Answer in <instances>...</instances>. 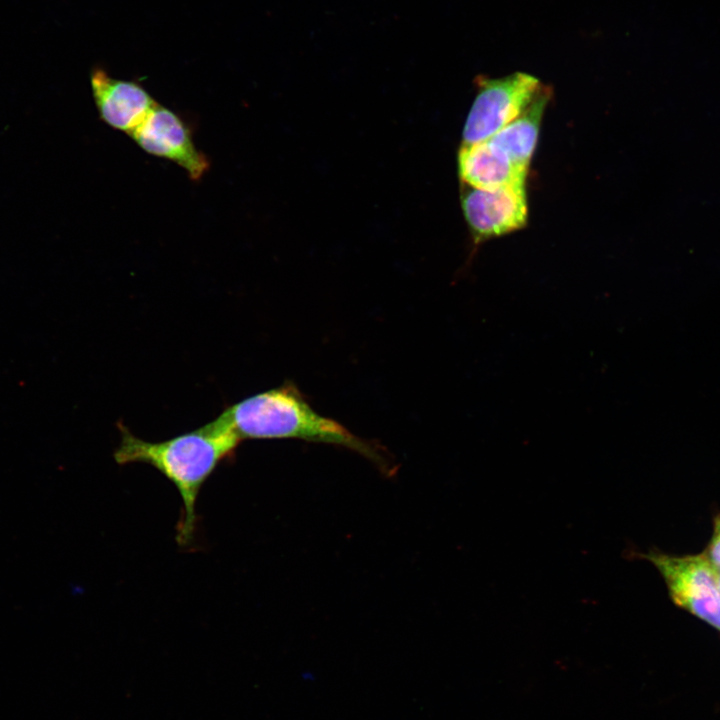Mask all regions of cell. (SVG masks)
I'll return each instance as SVG.
<instances>
[{
	"label": "cell",
	"mask_w": 720,
	"mask_h": 720,
	"mask_svg": "<svg viewBox=\"0 0 720 720\" xmlns=\"http://www.w3.org/2000/svg\"><path fill=\"white\" fill-rule=\"evenodd\" d=\"M118 427L121 439L114 460L119 465H150L175 486L183 505L176 540L181 546L190 544L196 531V502L201 488L222 462L234 456L240 439L219 417L159 442L140 439L122 424Z\"/></svg>",
	"instance_id": "6da1fadb"
},
{
	"label": "cell",
	"mask_w": 720,
	"mask_h": 720,
	"mask_svg": "<svg viewBox=\"0 0 720 720\" xmlns=\"http://www.w3.org/2000/svg\"><path fill=\"white\" fill-rule=\"evenodd\" d=\"M218 417L240 441L296 438L334 444L361 454L384 472L393 471V464L381 446L317 413L290 382L230 405Z\"/></svg>",
	"instance_id": "7a4b0ae2"
},
{
	"label": "cell",
	"mask_w": 720,
	"mask_h": 720,
	"mask_svg": "<svg viewBox=\"0 0 720 720\" xmlns=\"http://www.w3.org/2000/svg\"><path fill=\"white\" fill-rule=\"evenodd\" d=\"M478 92L467 115L462 144L485 141L517 118L543 84L533 75L515 72L501 78L479 77Z\"/></svg>",
	"instance_id": "3957f363"
},
{
	"label": "cell",
	"mask_w": 720,
	"mask_h": 720,
	"mask_svg": "<svg viewBox=\"0 0 720 720\" xmlns=\"http://www.w3.org/2000/svg\"><path fill=\"white\" fill-rule=\"evenodd\" d=\"M643 557L659 570L678 606L720 631L718 570L706 555L676 557L651 551Z\"/></svg>",
	"instance_id": "277c9868"
},
{
	"label": "cell",
	"mask_w": 720,
	"mask_h": 720,
	"mask_svg": "<svg viewBox=\"0 0 720 720\" xmlns=\"http://www.w3.org/2000/svg\"><path fill=\"white\" fill-rule=\"evenodd\" d=\"M461 205L476 243L519 230L527 223L525 185L481 190L462 183Z\"/></svg>",
	"instance_id": "5b68a950"
},
{
	"label": "cell",
	"mask_w": 720,
	"mask_h": 720,
	"mask_svg": "<svg viewBox=\"0 0 720 720\" xmlns=\"http://www.w3.org/2000/svg\"><path fill=\"white\" fill-rule=\"evenodd\" d=\"M129 136L148 154L176 163L194 181L200 180L210 167L184 120L162 105L157 104Z\"/></svg>",
	"instance_id": "8992f818"
},
{
	"label": "cell",
	"mask_w": 720,
	"mask_h": 720,
	"mask_svg": "<svg viewBox=\"0 0 720 720\" xmlns=\"http://www.w3.org/2000/svg\"><path fill=\"white\" fill-rule=\"evenodd\" d=\"M90 83L100 118L128 135L158 104L138 82L114 78L98 67L93 69Z\"/></svg>",
	"instance_id": "52a82bcc"
},
{
	"label": "cell",
	"mask_w": 720,
	"mask_h": 720,
	"mask_svg": "<svg viewBox=\"0 0 720 720\" xmlns=\"http://www.w3.org/2000/svg\"><path fill=\"white\" fill-rule=\"evenodd\" d=\"M458 172L463 184L481 189L525 185L528 169L512 162L488 140L462 144L458 153Z\"/></svg>",
	"instance_id": "ba28073f"
},
{
	"label": "cell",
	"mask_w": 720,
	"mask_h": 720,
	"mask_svg": "<svg viewBox=\"0 0 720 720\" xmlns=\"http://www.w3.org/2000/svg\"><path fill=\"white\" fill-rule=\"evenodd\" d=\"M551 96L543 86L529 106L513 121L487 139L512 162L528 169L539 135L544 109Z\"/></svg>",
	"instance_id": "9c48e42d"
},
{
	"label": "cell",
	"mask_w": 720,
	"mask_h": 720,
	"mask_svg": "<svg viewBox=\"0 0 720 720\" xmlns=\"http://www.w3.org/2000/svg\"><path fill=\"white\" fill-rule=\"evenodd\" d=\"M706 556L716 568L720 569V515L714 520L713 535Z\"/></svg>",
	"instance_id": "30bf717a"
},
{
	"label": "cell",
	"mask_w": 720,
	"mask_h": 720,
	"mask_svg": "<svg viewBox=\"0 0 720 720\" xmlns=\"http://www.w3.org/2000/svg\"><path fill=\"white\" fill-rule=\"evenodd\" d=\"M717 570H718V585H719V590H720V569L717 568Z\"/></svg>",
	"instance_id": "8fae6325"
}]
</instances>
